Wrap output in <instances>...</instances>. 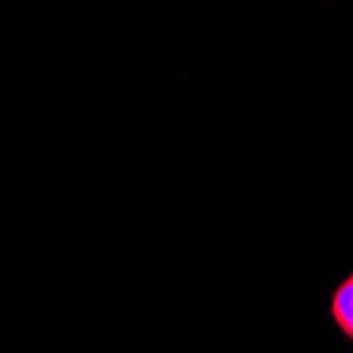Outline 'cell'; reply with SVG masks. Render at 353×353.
<instances>
[{"label": "cell", "instance_id": "1", "mask_svg": "<svg viewBox=\"0 0 353 353\" xmlns=\"http://www.w3.org/2000/svg\"><path fill=\"white\" fill-rule=\"evenodd\" d=\"M330 313L343 334L353 341V273L334 290Z\"/></svg>", "mask_w": 353, "mask_h": 353}]
</instances>
